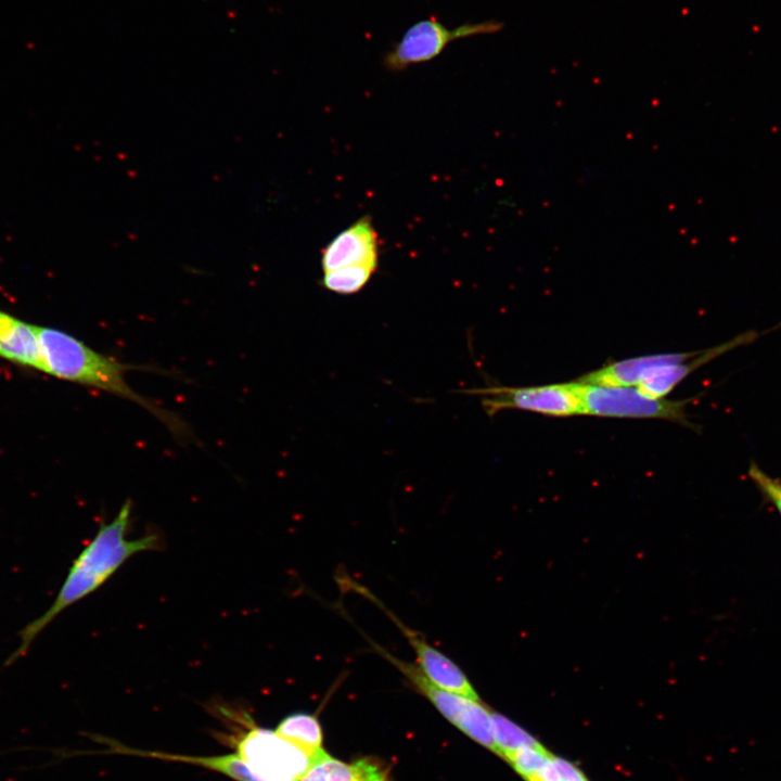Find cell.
Listing matches in <instances>:
<instances>
[{
	"label": "cell",
	"instance_id": "2e32d148",
	"mask_svg": "<svg viewBox=\"0 0 781 781\" xmlns=\"http://www.w3.org/2000/svg\"><path fill=\"white\" fill-rule=\"evenodd\" d=\"M491 732L497 755L503 758L521 747L541 745L526 730L498 713H491Z\"/></svg>",
	"mask_w": 781,
	"mask_h": 781
},
{
	"label": "cell",
	"instance_id": "7a4b0ae2",
	"mask_svg": "<svg viewBox=\"0 0 781 781\" xmlns=\"http://www.w3.org/2000/svg\"><path fill=\"white\" fill-rule=\"evenodd\" d=\"M35 328L42 348L44 373L130 400L152 413L174 435L180 438L190 435L181 418L137 393L126 380L128 371H156L155 368L123 363L61 330Z\"/></svg>",
	"mask_w": 781,
	"mask_h": 781
},
{
	"label": "cell",
	"instance_id": "8fae6325",
	"mask_svg": "<svg viewBox=\"0 0 781 781\" xmlns=\"http://www.w3.org/2000/svg\"><path fill=\"white\" fill-rule=\"evenodd\" d=\"M700 351L658 354L624 359L588 372L576 381L598 386H637L651 369L683 362L695 357Z\"/></svg>",
	"mask_w": 781,
	"mask_h": 781
},
{
	"label": "cell",
	"instance_id": "8992f818",
	"mask_svg": "<svg viewBox=\"0 0 781 781\" xmlns=\"http://www.w3.org/2000/svg\"><path fill=\"white\" fill-rule=\"evenodd\" d=\"M371 644L393 664L409 682L438 709V712L471 739L497 754L491 732V713L479 702L446 691L432 683L418 665L396 657L386 650Z\"/></svg>",
	"mask_w": 781,
	"mask_h": 781
},
{
	"label": "cell",
	"instance_id": "6da1fadb",
	"mask_svg": "<svg viewBox=\"0 0 781 781\" xmlns=\"http://www.w3.org/2000/svg\"><path fill=\"white\" fill-rule=\"evenodd\" d=\"M132 503L126 500L111 522H101L97 534L73 561L52 604L17 633L20 644L5 660L4 667L26 655L38 636L67 607L98 590L131 556L163 548L156 532L128 539Z\"/></svg>",
	"mask_w": 781,
	"mask_h": 781
},
{
	"label": "cell",
	"instance_id": "5bb4252c",
	"mask_svg": "<svg viewBox=\"0 0 781 781\" xmlns=\"http://www.w3.org/2000/svg\"><path fill=\"white\" fill-rule=\"evenodd\" d=\"M276 731L300 747L310 760L322 750V731L316 716L294 713L281 720Z\"/></svg>",
	"mask_w": 781,
	"mask_h": 781
},
{
	"label": "cell",
	"instance_id": "5b68a950",
	"mask_svg": "<svg viewBox=\"0 0 781 781\" xmlns=\"http://www.w3.org/2000/svg\"><path fill=\"white\" fill-rule=\"evenodd\" d=\"M503 24L496 20L464 23L449 28L435 17L412 24L383 57L390 72H400L411 65L436 59L453 41L500 31Z\"/></svg>",
	"mask_w": 781,
	"mask_h": 781
},
{
	"label": "cell",
	"instance_id": "ac0fdd59",
	"mask_svg": "<svg viewBox=\"0 0 781 781\" xmlns=\"http://www.w3.org/2000/svg\"><path fill=\"white\" fill-rule=\"evenodd\" d=\"M526 781H589L573 763L551 755L548 761Z\"/></svg>",
	"mask_w": 781,
	"mask_h": 781
},
{
	"label": "cell",
	"instance_id": "ba28073f",
	"mask_svg": "<svg viewBox=\"0 0 781 781\" xmlns=\"http://www.w3.org/2000/svg\"><path fill=\"white\" fill-rule=\"evenodd\" d=\"M359 591L376 602L398 626L417 655V665L432 683L446 691L479 700L472 683L453 661L431 645L423 636L402 624L362 587L359 588Z\"/></svg>",
	"mask_w": 781,
	"mask_h": 781
},
{
	"label": "cell",
	"instance_id": "d6986e66",
	"mask_svg": "<svg viewBox=\"0 0 781 781\" xmlns=\"http://www.w3.org/2000/svg\"><path fill=\"white\" fill-rule=\"evenodd\" d=\"M747 474L760 492L776 507L781 515V482L760 470L754 462H751Z\"/></svg>",
	"mask_w": 781,
	"mask_h": 781
},
{
	"label": "cell",
	"instance_id": "277c9868",
	"mask_svg": "<svg viewBox=\"0 0 781 781\" xmlns=\"http://www.w3.org/2000/svg\"><path fill=\"white\" fill-rule=\"evenodd\" d=\"M584 414L607 418L662 419L695 430L686 413L690 402L654 398L636 386H598L577 382Z\"/></svg>",
	"mask_w": 781,
	"mask_h": 781
},
{
	"label": "cell",
	"instance_id": "e0dca14e",
	"mask_svg": "<svg viewBox=\"0 0 781 781\" xmlns=\"http://www.w3.org/2000/svg\"><path fill=\"white\" fill-rule=\"evenodd\" d=\"M551 755L542 745L524 746L510 753L504 759L527 780L548 761Z\"/></svg>",
	"mask_w": 781,
	"mask_h": 781
},
{
	"label": "cell",
	"instance_id": "7c38bea8",
	"mask_svg": "<svg viewBox=\"0 0 781 781\" xmlns=\"http://www.w3.org/2000/svg\"><path fill=\"white\" fill-rule=\"evenodd\" d=\"M0 357L44 372L42 348L35 325L1 310Z\"/></svg>",
	"mask_w": 781,
	"mask_h": 781
},
{
	"label": "cell",
	"instance_id": "30bf717a",
	"mask_svg": "<svg viewBox=\"0 0 781 781\" xmlns=\"http://www.w3.org/2000/svg\"><path fill=\"white\" fill-rule=\"evenodd\" d=\"M758 336L759 333L748 331L716 347L701 350L695 357L683 362L651 369L636 387L648 396L663 398L703 364L738 346L752 343Z\"/></svg>",
	"mask_w": 781,
	"mask_h": 781
},
{
	"label": "cell",
	"instance_id": "52a82bcc",
	"mask_svg": "<svg viewBox=\"0 0 781 781\" xmlns=\"http://www.w3.org/2000/svg\"><path fill=\"white\" fill-rule=\"evenodd\" d=\"M463 393L481 396V404L488 417L501 410L518 409L549 417L584 414L577 383H560L541 386L509 387L487 386L466 389Z\"/></svg>",
	"mask_w": 781,
	"mask_h": 781
},
{
	"label": "cell",
	"instance_id": "9c48e42d",
	"mask_svg": "<svg viewBox=\"0 0 781 781\" xmlns=\"http://www.w3.org/2000/svg\"><path fill=\"white\" fill-rule=\"evenodd\" d=\"M377 234L368 217L340 232L322 251L324 271L351 265L377 266Z\"/></svg>",
	"mask_w": 781,
	"mask_h": 781
},
{
	"label": "cell",
	"instance_id": "4fadbf2b",
	"mask_svg": "<svg viewBox=\"0 0 781 781\" xmlns=\"http://www.w3.org/2000/svg\"><path fill=\"white\" fill-rule=\"evenodd\" d=\"M299 781H387L386 772L369 759L345 763L323 748L310 760Z\"/></svg>",
	"mask_w": 781,
	"mask_h": 781
},
{
	"label": "cell",
	"instance_id": "3957f363",
	"mask_svg": "<svg viewBox=\"0 0 781 781\" xmlns=\"http://www.w3.org/2000/svg\"><path fill=\"white\" fill-rule=\"evenodd\" d=\"M245 730L235 735V753L248 768L253 781H299L310 758L276 730L258 727L240 712Z\"/></svg>",
	"mask_w": 781,
	"mask_h": 781
},
{
	"label": "cell",
	"instance_id": "9a60e30c",
	"mask_svg": "<svg viewBox=\"0 0 781 781\" xmlns=\"http://www.w3.org/2000/svg\"><path fill=\"white\" fill-rule=\"evenodd\" d=\"M376 267L377 266L364 264L324 271L321 279V286L341 295L358 293L368 284Z\"/></svg>",
	"mask_w": 781,
	"mask_h": 781
}]
</instances>
